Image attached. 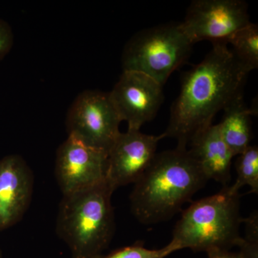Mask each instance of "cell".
<instances>
[{
    "instance_id": "cell-1",
    "label": "cell",
    "mask_w": 258,
    "mask_h": 258,
    "mask_svg": "<svg viewBox=\"0 0 258 258\" xmlns=\"http://www.w3.org/2000/svg\"><path fill=\"white\" fill-rule=\"evenodd\" d=\"M247 75L228 45L212 44L202 62L183 75L164 138L175 139L177 147L186 148L197 134L212 124L219 111L243 93Z\"/></svg>"
},
{
    "instance_id": "cell-2",
    "label": "cell",
    "mask_w": 258,
    "mask_h": 258,
    "mask_svg": "<svg viewBox=\"0 0 258 258\" xmlns=\"http://www.w3.org/2000/svg\"><path fill=\"white\" fill-rule=\"evenodd\" d=\"M208 179L186 148L157 153L134 183L131 210L141 223L166 221L180 211Z\"/></svg>"
},
{
    "instance_id": "cell-3",
    "label": "cell",
    "mask_w": 258,
    "mask_h": 258,
    "mask_svg": "<svg viewBox=\"0 0 258 258\" xmlns=\"http://www.w3.org/2000/svg\"><path fill=\"white\" fill-rule=\"evenodd\" d=\"M108 183L63 195L56 230L69 246L72 258H96L109 245L114 235V210Z\"/></svg>"
},
{
    "instance_id": "cell-4",
    "label": "cell",
    "mask_w": 258,
    "mask_h": 258,
    "mask_svg": "<svg viewBox=\"0 0 258 258\" xmlns=\"http://www.w3.org/2000/svg\"><path fill=\"white\" fill-rule=\"evenodd\" d=\"M240 195L224 186L220 192L195 202L182 212L173 231L180 249L195 252L230 250L241 240Z\"/></svg>"
},
{
    "instance_id": "cell-5",
    "label": "cell",
    "mask_w": 258,
    "mask_h": 258,
    "mask_svg": "<svg viewBox=\"0 0 258 258\" xmlns=\"http://www.w3.org/2000/svg\"><path fill=\"white\" fill-rule=\"evenodd\" d=\"M192 47L181 23L145 29L125 45L122 54L123 71L142 73L164 86L172 73L189 60Z\"/></svg>"
},
{
    "instance_id": "cell-6",
    "label": "cell",
    "mask_w": 258,
    "mask_h": 258,
    "mask_svg": "<svg viewBox=\"0 0 258 258\" xmlns=\"http://www.w3.org/2000/svg\"><path fill=\"white\" fill-rule=\"evenodd\" d=\"M121 121L109 93L86 91L71 105L66 127L69 137L108 154L119 136Z\"/></svg>"
},
{
    "instance_id": "cell-7",
    "label": "cell",
    "mask_w": 258,
    "mask_h": 258,
    "mask_svg": "<svg viewBox=\"0 0 258 258\" xmlns=\"http://www.w3.org/2000/svg\"><path fill=\"white\" fill-rule=\"evenodd\" d=\"M247 3L242 0H194L181 25L192 44L210 40L225 43L251 23Z\"/></svg>"
},
{
    "instance_id": "cell-8",
    "label": "cell",
    "mask_w": 258,
    "mask_h": 258,
    "mask_svg": "<svg viewBox=\"0 0 258 258\" xmlns=\"http://www.w3.org/2000/svg\"><path fill=\"white\" fill-rule=\"evenodd\" d=\"M108 154L68 137L57 151L55 176L62 195L89 189L106 181Z\"/></svg>"
},
{
    "instance_id": "cell-9",
    "label": "cell",
    "mask_w": 258,
    "mask_h": 258,
    "mask_svg": "<svg viewBox=\"0 0 258 258\" xmlns=\"http://www.w3.org/2000/svg\"><path fill=\"white\" fill-rule=\"evenodd\" d=\"M109 94L122 121L128 123V130H140L154 119L164 101L163 86L135 71H123Z\"/></svg>"
},
{
    "instance_id": "cell-10",
    "label": "cell",
    "mask_w": 258,
    "mask_h": 258,
    "mask_svg": "<svg viewBox=\"0 0 258 258\" xmlns=\"http://www.w3.org/2000/svg\"><path fill=\"white\" fill-rule=\"evenodd\" d=\"M164 134L149 135L140 130L120 132L108 153L106 180L116 189L134 184L145 172L157 155Z\"/></svg>"
},
{
    "instance_id": "cell-11",
    "label": "cell",
    "mask_w": 258,
    "mask_h": 258,
    "mask_svg": "<svg viewBox=\"0 0 258 258\" xmlns=\"http://www.w3.org/2000/svg\"><path fill=\"white\" fill-rule=\"evenodd\" d=\"M34 176L21 156L10 154L0 159V231L23 219L31 203Z\"/></svg>"
},
{
    "instance_id": "cell-12",
    "label": "cell",
    "mask_w": 258,
    "mask_h": 258,
    "mask_svg": "<svg viewBox=\"0 0 258 258\" xmlns=\"http://www.w3.org/2000/svg\"><path fill=\"white\" fill-rule=\"evenodd\" d=\"M188 149L208 180L229 186L234 155L222 139L218 125H210L197 134Z\"/></svg>"
},
{
    "instance_id": "cell-13",
    "label": "cell",
    "mask_w": 258,
    "mask_h": 258,
    "mask_svg": "<svg viewBox=\"0 0 258 258\" xmlns=\"http://www.w3.org/2000/svg\"><path fill=\"white\" fill-rule=\"evenodd\" d=\"M223 111V118L217 125L222 139L236 157L250 146L251 116L257 115V111L246 106L243 93L235 97Z\"/></svg>"
},
{
    "instance_id": "cell-14",
    "label": "cell",
    "mask_w": 258,
    "mask_h": 258,
    "mask_svg": "<svg viewBox=\"0 0 258 258\" xmlns=\"http://www.w3.org/2000/svg\"><path fill=\"white\" fill-rule=\"evenodd\" d=\"M230 50L236 60L249 74L258 68V26L250 23L229 39Z\"/></svg>"
},
{
    "instance_id": "cell-15",
    "label": "cell",
    "mask_w": 258,
    "mask_h": 258,
    "mask_svg": "<svg viewBox=\"0 0 258 258\" xmlns=\"http://www.w3.org/2000/svg\"><path fill=\"white\" fill-rule=\"evenodd\" d=\"M237 178L230 189L240 192L242 186H249L250 192H258V148L249 146L243 153L238 155L235 163Z\"/></svg>"
},
{
    "instance_id": "cell-16",
    "label": "cell",
    "mask_w": 258,
    "mask_h": 258,
    "mask_svg": "<svg viewBox=\"0 0 258 258\" xmlns=\"http://www.w3.org/2000/svg\"><path fill=\"white\" fill-rule=\"evenodd\" d=\"M178 250L179 248L171 242L159 249H147L142 244H134L116 249L106 255L101 254L96 258H165Z\"/></svg>"
},
{
    "instance_id": "cell-17",
    "label": "cell",
    "mask_w": 258,
    "mask_h": 258,
    "mask_svg": "<svg viewBox=\"0 0 258 258\" xmlns=\"http://www.w3.org/2000/svg\"><path fill=\"white\" fill-rule=\"evenodd\" d=\"M14 44L13 29L4 20L0 19V62L8 55Z\"/></svg>"
},
{
    "instance_id": "cell-18",
    "label": "cell",
    "mask_w": 258,
    "mask_h": 258,
    "mask_svg": "<svg viewBox=\"0 0 258 258\" xmlns=\"http://www.w3.org/2000/svg\"><path fill=\"white\" fill-rule=\"evenodd\" d=\"M208 258H246L241 252H232L230 250H217L209 252Z\"/></svg>"
},
{
    "instance_id": "cell-19",
    "label": "cell",
    "mask_w": 258,
    "mask_h": 258,
    "mask_svg": "<svg viewBox=\"0 0 258 258\" xmlns=\"http://www.w3.org/2000/svg\"><path fill=\"white\" fill-rule=\"evenodd\" d=\"M0 258H3V254H2L1 249H0Z\"/></svg>"
}]
</instances>
